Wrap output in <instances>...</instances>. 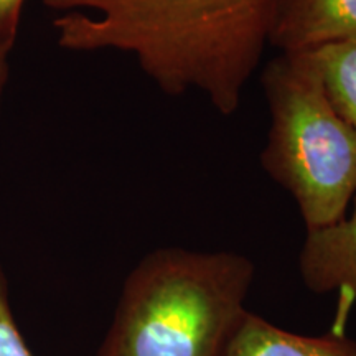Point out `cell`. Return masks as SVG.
<instances>
[{"label":"cell","instance_id":"1","mask_svg":"<svg viewBox=\"0 0 356 356\" xmlns=\"http://www.w3.org/2000/svg\"><path fill=\"white\" fill-rule=\"evenodd\" d=\"M58 47L121 51L170 96L231 115L267 47L274 0H43Z\"/></svg>","mask_w":356,"mask_h":356},{"label":"cell","instance_id":"2","mask_svg":"<svg viewBox=\"0 0 356 356\" xmlns=\"http://www.w3.org/2000/svg\"><path fill=\"white\" fill-rule=\"evenodd\" d=\"M254 273L238 252L155 249L124 280L96 356H221Z\"/></svg>","mask_w":356,"mask_h":356},{"label":"cell","instance_id":"3","mask_svg":"<svg viewBox=\"0 0 356 356\" xmlns=\"http://www.w3.org/2000/svg\"><path fill=\"white\" fill-rule=\"evenodd\" d=\"M262 89L270 115L262 167L296 200L307 231L340 221L356 195V131L325 95L309 53L275 56Z\"/></svg>","mask_w":356,"mask_h":356},{"label":"cell","instance_id":"4","mask_svg":"<svg viewBox=\"0 0 356 356\" xmlns=\"http://www.w3.org/2000/svg\"><path fill=\"white\" fill-rule=\"evenodd\" d=\"M356 42V0H274L267 44L280 55Z\"/></svg>","mask_w":356,"mask_h":356},{"label":"cell","instance_id":"5","mask_svg":"<svg viewBox=\"0 0 356 356\" xmlns=\"http://www.w3.org/2000/svg\"><path fill=\"white\" fill-rule=\"evenodd\" d=\"M299 269L312 292H338L346 305H356V195L348 216L307 231Z\"/></svg>","mask_w":356,"mask_h":356},{"label":"cell","instance_id":"6","mask_svg":"<svg viewBox=\"0 0 356 356\" xmlns=\"http://www.w3.org/2000/svg\"><path fill=\"white\" fill-rule=\"evenodd\" d=\"M221 356H356V341L340 333L297 335L248 310Z\"/></svg>","mask_w":356,"mask_h":356},{"label":"cell","instance_id":"7","mask_svg":"<svg viewBox=\"0 0 356 356\" xmlns=\"http://www.w3.org/2000/svg\"><path fill=\"white\" fill-rule=\"evenodd\" d=\"M309 56L332 106L356 131V42L327 44Z\"/></svg>","mask_w":356,"mask_h":356},{"label":"cell","instance_id":"8","mask_svg":"<svg viewBox=\"0 0 356 356\" xmlns=\"http://www.w3.org/2000/svg\"><path fill=\"white\" fill-rule=\"evenodd\" d=\"M8 289L6 270L0 264V356H32L13 315Z\"/></svg>","mask_w":356,"mask_h":356},{"label":"cell","instance_id":"9","mask_svg":"<svg viewBox=\"0 0 356 356\" xmlns=\"http://www.w3.org/2000/svg\"><path fill=\"white\" fill-rule=\"evenodd\" d=\"M24 3L25 0H0V43L12 50L19 33Z\"/></svg>","mask_w":356,"mask_h":356},{"label":"cell","instance_id":"10","mask_svg":"<svg viewBox=\"0 0 356 356\" xmlns=\"http://www.w3.org/2000/svg\"><path fill=\"white\" fill-rule=\"evenodd\" d=\"M12 48L6 47L0 43V111H2L3 96H6V89L8 83V76H10V63H8V56H10Z\"/></svg>","mask_w":356,"mask_h":356}]
</instances>
